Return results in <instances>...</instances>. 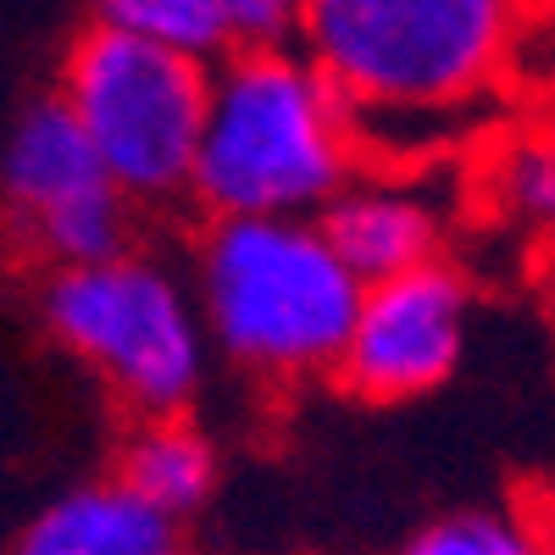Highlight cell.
I'll list each match as a JSON object with an SVG mask.
<instances>
[{
  "label": "cell",
  "mask_w": 555,
  "mask_h": 555,
  "mask_svg": "<svg viewBox=\"0 0 555 555\" xmlns=\"http://www.w3.org/2000/svg\"><path fill=\"white\" fill-rule=\"evenodd\" d=\"M356 117L295 51H228L206 78L190 190L206 217H317L356 178Z\"/></svg>",
  "instance_id": "1"
},
{
  "label": "cell",
  "mask_w": 555,
  "mask_h": 555,
  "mask_svg": "<svg viewBox=\"0 0 555 555\" xmlns=\"http://www.w3.org/2000/svg\"><path fill=\"white\" fill-rule=\"evenodd\" d=\"M517 23V0H306L300 44L366 139L478 106L505 73Z\"/></svg>",
  "instance_id": "2"
},
{
  "label": "cell",
  "mask_w": 555,
  "mask_h": 555,
  "mask_svg": "<svg viewBox=\"0 0 555 555\" xmlns=\"http://www.w3.org/2000/svg\"><path fill=\"white\" fill-rule=\"evenodd\" d=\"M361 284L317 217H211L195 261L206 339L256 378L334 373Z\"/></svg>",
  "instance_id": "3"
},
{
  "label": "cell",
  "mask_w": 555,
  "mask_h": 555,
  "mask_svg": "<svg viewBox=\"0 0 555 555\" xmlns=\"http://www.w3.org/2000/svg\"><path fill=\"white\" fill-rule=\"evenodd\" d=\"M44 322L133 416H183L206 378L211 339L195 295L151 256L117 250L56 267L44 284Z\"/></svg>",
  "instance_id": "4"
},
{
  "label": "cell",
  "mask_w": 555,
  "mask_h": 555,
  "mask_svg": "<svg viewBox=\"0 0 555 555\" xmlns=\"http://www.w3.org/2000/svg\"><path fill=\"white\" fill-rule=\"evenodd\" d=\"M206 78L211 67L195 56L162 51L117 28H95L73 44L56 101L67 106L128 206L172 201L190 190Z\"/></svg>",
  "instance_id": "5"
},
{
  "label": "cell",
  "mask_w": 555,
  "mask_h": 555,
  "mask_svg": "<svg viewBox=\"0 0 555 555\" xmlns=\"http://www.w3.org/2000/svg\"><path fill=\"white\" fill-rule=\"evenodd\" d=\"M7 211L28 256L83 267L128 250V201L62 101L34 106L7 145Z\"/></svg>",
  "instance_id": "6"
},
{
  "label": "cell",
  "mask_w": 555,
  "mask_h": 555,
  "mask_svg": "<svg viewBox=\"0 0 555 555\" xmlns=\"http://www.w3.org/2000/svg\"><path fill=\"white\" fill-rule=\"evenodd\" d=\"M473 289L444 256L361 284L334 373L361 400H416L439 389L467 350Z\"/></svg>",
  "instance_id": "7"
},
{
  "label": "cell",
  "mask_w": 555,
  "mask_h": 555,
  "mask_svg": "<svg viewBox=\"0 0 555 555\" xmlns=\"http://www.w3.org/2000/svg\"><path fill=\"white\" fill-rule=\"evenodd\" d=\"M317 228L356 272V284L411 272L423 261H439L444 250V211L405 178H350L317 211Z\"/></svg>",
  "instance_id": "8"
},
{
  "label": "cell",
  "mask_w": 555,
  "mask_h": 555,
  "mask_svg": "<svg viewBox=\"0 0 555 555\" xmlns=\"http://www.w3.org/2000/svg\"><path fill=\"white\" fill-rule=\"evenodd\" d=\"M12 555H183V533L112 478L73 489L51 512H39Z\"/></svg>",
  "instance_id": "9"
},
{
  "label": "cell",
  "mask_w": 555,
  "mask_h": 555,
  "mask_svg": "<svg viewBox=\"0 0 555 555\" xmlns=\"http://www.w3.org/2000/svg\"><path fill=\"white\" fill-rule=\"evenodd\" d=\"M117 483L151 505V512L183 522L190 512L211 500L217 489V450L206 444L201 428H190L183 416H139L133 439L122 444Z\"/></svg>",
  "instance_id": "10"
},
{
  "label": "cell",
  "mask_w": 555,
  "mask_h": 555,
  "mask_svg": "<svg viewBox=\"0 0 555 555\" xmlns=\"http://www.w3.org/2000/svg\"><path fill=\"white\" fill-rule=\"evenodd\" d=\"M101 28L133 34L145 44L178 56H228V34H222V0H101Z\"/></svg>",
  "instance_id": "11"
},
{
  "label": "cell",
  "mask_w": 555,
  "mask_h": 555,
  "mask_svg": "<svg viewBox=\"0 0 555 555\" xmlns=\"http://www.w3.org/2000/svg\"><path fill=\"white\" fill-rule=\"evenodd\" d=\"M489 190L517 228H544L555 217V151L539 128L517 133L489 167Z\"/></svg>",
  "instance_id": "12"
},
{
  "label": "cell",
  "mask_w": 555,
  "mask_h": 555,
  "mask_svg": "<svg viewBox=\"0 0 555 555\" xmlns=\"http://www.w3.org/2000/svg\"><path fill=\"white\" fill-rule=\"evenodd\" d=\"M400 555H550L544 528L522 512H461L423 528Z\"/></svg>",
  "instance_id": "13"
},
{
  "label": "cell",
  "mask_w": 555,
  "mask_h": 555,
  "mask_svg": "<svg viewBox=\"0 0 555 555\" xmlns=\"http://www.w3.org/2000/svg\"><path fill=\"white\" fill-rule=\"evenodd\" d=\"M306 0H222L228 51H289L300 44Z\"/></svg>",
  "instance_id": "14"
}]
</instances>
